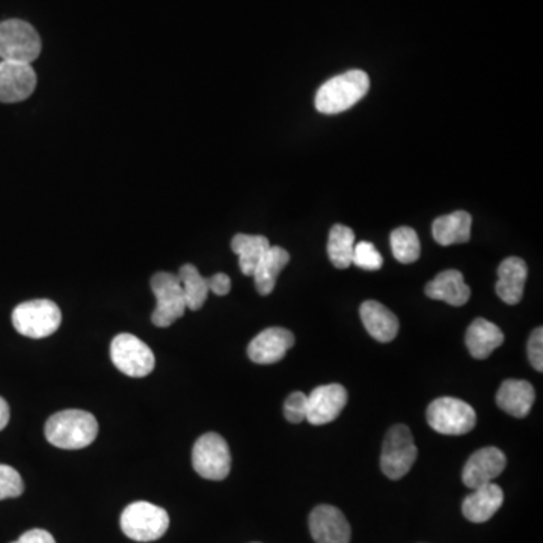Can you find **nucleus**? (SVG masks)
<instances>
[{
    "label": "nucleus",
    "mask_w": 543,
    "mask_h": 543,
    "mask_svg": "<svg viewBox=\"0 0 543 543\" xmlns=\"http://www.w3.org/2000/svg\"><path fill=\"white\" fill-rule=\"evenodd\" d=\"M47 441L62 450H80L96 441L99 423L93 414L80 409H67L53 414L47 420Z\"/></svg>",
    "instance_id": "f257e3e1"
},
{
    "label": "nucleus",
    "mask_w": 543,
    "mask_h": 543,
    "mask_svg": "<svg viewBox=\"0 0 543 543\" xmlns=\"http://www.w3.org/2000/svg\"><path fill=\"white\" fill-rule=\"evenodd\" d=\"M394 257L403 264L415 263L420 258L421 245L414 228L399 227L391 233Z\"/></svg>",
    "instance_id": "bb28decb"
},
{
    "label": "nucleus",
    "mask_w": 543,
    "mask_h": 543,
    "mask_svg": "<svg viewBox=\"0 0 543 543\" xmlns=\"http://www.w3.org/2000/svg\"><path fill=\"white\" fill-rule=\"evenodd\" d=\"M473 494L468 495L462 504V513L468 521L482 524L489 521L500 510L504 503V492L495 483L480 486L473 489Z\"/></svg>",
    "instance_id": "f3484780"
},
{
    "label": "nucleus",
    "mask_w": 543,
    "mask_h": 543,
    "mask_svg": "<svg viewBox=\"0 0 543 543\" xmlns=\"http://www.w3.org/2000/svg\"><path fill=\"white\" fill-rule=\"evenodd\" d=\"M362 323L370 335L381 343H390L399 334V319L378 301H366L359 308Z\"/></svg>",
    "instance_id": "6ab92c4d"
},
{
    "label": "nucleus",
    "mask_w": 543,
    "mask_h": 543,
    "mask_svg": "<svg viewBox=\"0 0 543 543\" xmlns=\"http://www.w3.org/2000/svg\"><path fill=\"white\" fill-rule=\"evenodd\" d=\"M61 322V310L49 299L23 302L13 311V325L16 331L35 340L55 334Z\"/></svg>",
    "instance_id": "20e7f679"
},
{
    "label": "nucleus",
    "mask_w": 543,
    "mask_h": 543,
    "mask_svg": "<svg viewBox=\"0 0 543 543\" xmlns=\"http://www.w3.org/2000/svg\"><path fill=\"white\" fill-rule=\"evenodd\" d=\"M151 290L156 296V308L151 314V322L159 328H168L185 316L186 301L177 275L157 272L151 278Z\"/></svg>",
    "instance_id": "6e6552de"
},
{
    "label": "nucleus",
    "mask_w": 543,
    "mask_h": 543,
    "mask_svg": "<svg viewBox=\"0 0 543 543\" xmlns=\"http://www.w3.org/2000/svg\"><path fill=\"white\" fill-rule=\"evenodd\" d=\"M13 543H56L55 537L49 531L34 528V530L23 533L16 542Z\"/></svg>",
    "instance_id": "2f4dec72"
},
{
    "label": "nucleus",
    "mask_w": 543,
    "mask_h": 543,
    "mask_svg": "<svg viewBox=\"0 0 543 543\" xmlns=\"http://www.w3.org/2000/svg\"><path fill=\"white\" fill-rule=\"evenodd\" d=\"M369 89L370 77L366 71L349 70L338 74L320 86L316 94V109L325 115L349 111L369 93Z\"/></svg>",
    "instance_id": "f03ea898"
},
{
    "label": "nucleus",
    "mask_w": 543,
    "mask_h": 543,
    "mask_svg": "<svg viewBox=\"0 0 543 543\" xmlns=\"http://www.w3.org/2000/svg\"><path fill=\"white\" fill-rule=\"evenodd\" d=\"M177 277L185 295L186 307L192 311L201 310L210 292L207 278L200 274V270L194 264L181 266Z\"/></svg>",
    "instance_id": "393cba45"
},
{
    "label": "nucleus",
    "mask_w": 543,
    "mask_h": 543,
    "mask_svg": "<svg viewBox=\"0 0 543 543\" xmlns=\"http://www.w3.org/2000/svg\"><path fill=\"white\" fill-rule=\"evenodd\" d=\"M307 397V421L313 426L332 423L347 405V391L340 384L322 385Z\"/></svg>",
    "instance_id": "ddd939ff"
},
{
    "label": "nucleus",
    "mask_w": 543,
    "mask_h": 543,
    "mask_svg": "<svg viewBox=\"0 0 543 543\" xmlns=\"http://www.w3.org/2000/svg\"><path fill=\"white\" fill-rule=\"evenodd\" d=\"M307 402L308 397L301 391H296L287 397L284 403V415L289 423L299 424L307 420Z\"/></svg>",
    "instance_id": "c756f323"
},
{
    "label": "nucleus",
    "mask_w": 543,
    "mask_h": 543,
    "mask_svg": "<svg viewBox=\"0 0 543 543\" xmlns=\"http://www.w3.org/2000/svg\"><path fill=\"white\" fill-rule=\"evenodd\" d=\"M10 423V406L0 397V430H4Z\"/></svg>",
    "instance_id": "72a5a7b5"
},
{
    "label": "nucleus",
    "mask_w": 543,
    "mask_h": 543,
    "mask_svg": "<svg viewBox=\"0 0 543 543\" xmlns=\"http://www.w3.org/2000/svg\"><path fill=\"white\" fill-rule=\"evenodd\" d=\"M418 450L411 430L405 424H397L388 430L382 448L381 468L391 480H399L411 471L417 461Z\"/></svg>",
    "instance_id": "0eeeda50"
},
{
    "label": "nucleus",
    "mask_w": 543,
    "mask_h": 543,
    "mask_svg": "<svg viewBox=\"0 0 543 543\" xmlns=\"http://www.w3.org/2000/svg\"><path fill=\"white\" fill-rule=\"evenodd\" d=\"M534 399H536V393H534L533 385L527 381H516V379L503 382L497 393V405L500 406L501 411L516 418H524L530 414Z\"/></svg>",
    "instance_id": "aec40b11"
},
{
    "label": "nucleus",
    "mask_w": 543,
    "mask_h": 543,
    "mask_svg": "<svg viewBox=\"0 0 543 543\" xmlns=\"http://www.w3.org/2000/svg\"><path fill=\"white\" fill-rule=\"evenodd\" d=\"M528 359H530L531 366L537 370V372H543V329L537 328L531 332L530 340H528Z\"/></svg>",
    "instance_id": "7c9ffc66"
},
{
    "label": "nucleus",
    "mask_w": 543,
    "mask_h": 543,
    "mask_svg": "<svg viewBox=\"0 0 543 543\" xmlns=\"http://www.w3.org/2000/svg\"><path fill=\"white\" fill-rule=\"evenodd\" d=\"M295 344V335L284 328H267L252 338L248 346V356L255 364H275L287 355Z\"/></svg>",
    "instance_id": "4468645a"
},
{
    "label": "nucleus",
    "mask_w": 543,
    "mask_h": 543,
    "mask_svg": "<svg viewBox=\"0 0 543 543\" xmlns=\"http://www.w3.org/2000/svg\"><path fill=\"white\" fill-rule=\"evenodd\" d=\"M426 295L435 301L447 302L453 307H462L471 298L470 286L465 284L464 275L459 270H444L426 286Z\"/></svg>",
    "instance_id": "dca6fc26"
},
{
    "label": "nucleus",
    "mask_w": 543,
    "mask_h": 543,
    "mask_svg": "<svg viewBox=\"0 0 543 543\" xmlns=\"http://www.w3.org/2000/svg\"><path fill=\"white\" fill-rule=\"evenodd\" d=\"M37 88V74L31 64L0 62V102L19 103L29 99Z\"/></svg>",
    "instance_id": "9b49d317"
},
{
    "label": "nucleus",
    "mask_w": 543,
    "mask_h": 543,
    "mask_svg": "<svg viewBox=\"0 0 543 543\" xmlns=\"http://www.w3.org/2000/svg\"><path fill=\"white\" fill-rule=\"evenodd\" d=\"M111 359L130 378H145L156 366L153 350L132 334H120L112 340Z\"/></svg>",
    "instance_id": "1a4fd4ad"
},
{
    "label": "nucleus",
    "mask_w": 543,
    "mask_h": 543,
    "mask_svg": "<svg viewBox=\"0 0 543 543\" xmlns=\"http://www.w3.org/2000/svg\"><path fill=\"white\" fill-rule=\"evenodd\" d=\"M471 225H473V218L464 210L441 216L433 221V239L441 246L470 242Z\"/></svg>",
    "instance_id": "4be33fe9"
},
{
    "label": "nucleus",
    "mask_w": 543,
    "mask_h": 543,
    "mask_svg": "<svg viewBox=\"0 0 543 543\" xmlns=\"http://www.w3.org/2000/svg\"><path fill=\"white\" fill-rule=\"evenodd\" d=\"M169 515L148 501L129 504L121 513V530L136 542H153L168 531Z\"/></svg>",
    "instance_id": "7ed1b4c3"
},
{
    "label": "nucleus",
    "mask_w": 543,
    "mask_h": 543,
    "mask_svg": "<svg viewBox=\"0 0 543 543\" xmlns=\"http://www.w3.org/2000/svg\"><path fill=\"white\" fill-rule=\"evenodd\" d=\"M310 530L316 543H350L349 522L340 509L328 504L317 506L310 515Z\"/></svg>",
    "instance_id": "2eb2a0df"
},
{
    "label": "nucleus",
    "mask_w": 543,
    "mask_h": 543,
    "mask_svg": "<svg viewBox=\"0 0 543 543\" xmlns=\"http://www.w3.org/2000/svg\"><path fill=\"white\" fill-rule=\"evenodd\" d=\"M468 350L476 359H486L504 343V334L495 323L476 319L465 335Z\"/></svg>",
    "instance_id": "5701e85b"
},
{
    "label": "nucleus",
    "mask_w": 543,
    "mask_h": 543,
    "mask_svg": "<svg viewBox=\"0 0 543 543\" xmlns=\"http://www.w3.org/2000/svg\"><path fill=\"white\" fill-rule=\"evenodd\" d=\"M527 264L522 258L509 257L498 266V281L495 290L498 298L507 305H516L521 302L524 295L525 281H527Z\"/></svg>",
    "instance_id": "a211bd4d"
},
{
    "label": "nucleus",
    "mask_w": 543,
    "mask_h": 543,
    "mask_svg": "<svg viewBox=\"0 0 543 543\" xmlns=\"http://www.w3.org/2000/svg\"><path fill=\"white\" fill-rule=\"evenodd\" d=\"M270 242L264 236H251V234H236L231 240V249L239 255V266L242 274L252 277L255 267L260 263L263 255L269 251Z\"/></svg>",
    "instance_id": "b1692460"
},
{
    "label": "nucleus",
    "mask_w": 543,
    "mask_h": 543,
    "mask_svg": "<svg viewBox=\"0 0 543 543\" xmlns=\"http://www.w3.org/2000/svg\"><path fill=\"white\" fill-rule=\"evenodd\" d=\"M41 53V38L34 26L23 20L0 23V59L32 64Z\"/></svg>",
    "instance_id": "423d86ee"
},
{
    "label": "nucleus",
    "mask_w": 543,
    "mask_h": 543,
    "mask_svg": "<svg viewBox=\"0 0 543 543\" xmlns=\"http://www.w3.org/2000/svg\"><path fill=\"white\" fill-rule=\"evenodd\" d=\"M352 264L364 270H379L384 264V258L373 243L359 242L353 248Z\"/></svg>",
    "instance_id": "c85d7f7f"
},
{
    "label": "nucleus",
    "mask_w": 543,
    "mask_h": 543,
    "mask_svg": "<svg viewBox=\"0 0 543 543\" xmlns=\"http://www.w3.org/2000/svg\"><path fill=\"white\" fill-rule=\"evenodd\" d=\"M506 465V455L500 448H480L465 464L464 471H462V480H464L467 488H480V486L488 485L492 480L501 476Z\"/></svg>",
    "instance_id": "f8f14e48"
},
{
    "label": "nucleus",
    "mask_w": 543,
    "mask_h": 543,
    "mask_svg": "<svg viewBox=\"0 0 543 543\" xmlns=\"http://www.w3.org/2000/svg\"><path fill=\"white\" fill-rule=\"evenodd\" d=\"M192 465L204 479H227L231 471V453L227 441L213 432L201 436L192 451Z\"/></svg>",
    "instance_id": "9d476101"
},
{
    "label": "nucleus",
    "mask_w": 543,
    "mask_h": 543,
    "mask_svg": "<svg viewBox=\"0 0 543 543\" xmlns=\"http://www.w3.org/2000/svg\"><path fill=\"white\" fill-rule=\"evenodd\" d=\"M427 423L441 435L459 436L476 427L473 406L456 397H439L427 408Z\"/></svg>",
    "instance_id": "39448f33"
},
{
    "label": "nucleus",
    "mask_w": 543,
    "mask_h": 543,
    "mask_svg": "<svg viewBox=\"0 0 543 543\" xmlns=\"http://www.w3.org/2000/svg\"><path fill=\"white\" fill-rule=\"evenodd\" d=\"M289 261L290 254L286 249L281 246H270L269 251L263 255L260 263L255 267L254 274H252L258 295L267 296L274 292L278 275L289 264Z\"/></svg>",
    "instance_id": "412c9836"
},
{
    "label": "nucleus",
    "mask_w": 543,
    "mask_h": 543,
    "mask_svg": "<svg viewBox=\"0 0 543 543\" xmlns=\"http://www.w3.org/2000/svg\"><path fill=\"white\" fill-rule=\"evenodd\" d=\"M25 491V483L19 471L10 465L0 464V501L17 498Z\"/></svg>",
    "instance_id": "cd10ccee"
},
{
    "label": "nucleus",
    "mask_w": 543,
    "mask_h": 543,
    "mask_svg": "<svg viewBox=\"0 0 543 543\" xmlns=\"http://www.w3.org/2000/svg\"><path fill=\"white\" fill-rule=\"evenodd\" d=\"M207 284H209L210 292L218 296L228 295L231 290L230 277L225 274H216L213 277L207 278Z\"/></svg>",
    "instance_id": "473e14b6"
},
{
    "label": "nucleus",
    "mask_w": 543,
    "mask_h": 543,
    "mask_svg": "<svg viewBox=\"0 0 543 543\" xmlns=\"http://www.w3.org/2000/svg\"><path fill=\"white\" fill-rule=\"evenodd\" d=\"M353 248H355V233L346 225L337 224L329 231L328 255L331 263L337 269H347L352 266Z\"/></svg>",
    "instance_id": "a878e982"
}]
</instances>
